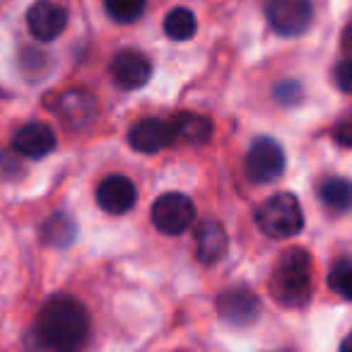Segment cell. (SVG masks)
<instances>
[{"label": "cell", "mask_w": 352, "mask_h": 352, "mask_svg": "<svg viewBox=\"0 0 352 352\" xmlns=\"http://www.w3.org/2000/svg\"><path fill=\"white\" fill-rule=\"evenodd\" d=\"M270 292L283 307H304L311 297V256L307 249H287L280 254L270 273Z\"/></svg>", "instance_id": "obj_2"}, {"label": "cell", "mask_w": 352, "mask_h": 352, "mask_svg": "<svg viewBox=\"0 0 352 352\" xmlns=\"http://www.w3.org/2000/svg\"><path fill=\"white\" fill-rule=\"evenodd\" d=\"M111 78L121 89L145 87L152 78V63L138 51H121L111 60Z\"/></svg>", "instance_id": "obj_12"}, {"label": "cell", "mask_w": 352, "mask_h": 352, "mask_svg": "<svg viewBox=\"0 0 352 352\" xmlns=\"http://www.w3.org/2000/svg\"><path fill=\"white\" fill-rule=\"evenodd\" d=\"M89 333V316L73 297H54L44 304L36 321V336L41 345L51 350H78Z\"/></svg>", "instance_id": "obj_1"}, {"label": "cell", "mask_w": 352, "mask_h": 352, "mask_svg": "<svg viewBox=\"0 0 352 352\" xmlns=\"http://www.w3.org/2000/svg\"><path fill=\"white\" fill-rule=\"evenodd\" d=\"M256 225L265 236L289 239L304 230V212L297 196L292 193H275L256 210Z\"/></svg>", "instance_id": "obj_3"}, {"label": "cell", "mask_w": 352, "mask_h": 352, "mask_svg": "<svg viewBox=\"0 0 352 352\" xmlns=\"http://www.w3.org/2000/svg\"><path fill=\"white\" fill-rule=\"evenodd\" d=\"M75 234H78V227L63 212H56L41 227V241L49 246H56V249H63V246H70L75 241Z\"/></svg>", "instance_id": "obj_16"}, {"label": "cell", "mask_w": 352, "mask_h": 352, "mask_svg": "<svg viewBox=\"0 0 352 352\" xmlns=\"http://www.w3.org/2000/svg\"><path fill=\"white\" fill-rule=\"evenodd\" d=\"M285 171V152L273 138H258L246 152V174L254 184H270Z\"/></svg>", "instance_id": "obj_6"}, {"label": "cell", "mask_w": 352, "mask_h": 352, "mask_svg": "<svg viewBox=\"0 0 352 352\" xmlns=\"http://www.w3.org/2000/svg\"><path fill=\"white\" fill-rule=\"evenodd\" d=\"M227 254V232L217 220H203L196 227V256L201 263H217Z\"/></svg>", "instance_id": "obj_14"}, {"label": "cell", "mask_w": 352, "mask_h": 352, "mask_svg": "<svg viewBox=\"0 0 352 352\" xmlns=\"http://www.w3.org/2000/svg\"><path fill=\"white\" fill-rule=\"evenodd\" d=\"M333 135H336V140L340 142V145L352 147V121L340 123V126H338L336 131H333Z\"/></svg>", "instance_id": "obj_24"}, {"label": "cell", "mask_w": 352, "mask_h": 352, "mask_svg": "<svg viewBox=\"0 0 352 352\" xmlns=\"http://www.w3.org/2000/svg\"><path fill=\"white\" fill-rule=\"evenodd\" d=\"M56 133L51 126L41 121L25 123L20 131L12 135V150L25 160H41L56 150Z\"/></svg>", "instance_id": "obj_10"}, {"label": "cell", "mask_w": 352, "mask_h": 352, "mask_svg": "<svg viewBox=\"0 0 352 352\" xmlns=\"http://www.w3.org/2000/svg\"><path fill=\"white\" fill-rule=\"evenodd\" d=\"M217 314L230 326H251L261 314V299L254 289L236 285L217 297Z\"/></svg>", "instance_id": "obj_7"}, {"label": "cell", "mask_w": 352, "mask_h": 352, "mask_svg": "<svg viewBox=\"0 0 352 352\" xmlns=\"http://www.w3.org/2000/svg\"><path fill=\"white\" fill-rule=\"evenodd\" d=\"M56 113L68 128L80 131V128H87L97 118L99 104L94 99V94H89L87 89H68L56 102Z\"/></svg>", "instance_id": "obj_9"}, {"label": "cell", "mask_w": 352, "mask_h": 352, "mask_svg": "<svg viewBox=\"0 0 352 352\" xmlns=\"http://www.w3.org/2000/svg\"><path fill=\"white\" fill-rule=\"evenodd\" d=\"M342 51L352 56V25L347 27L345 32H342Z\"/></svg>", "instance_id": "obj_25"}, {"label": "cell", "mask_w": 352, "mask_h": 352, "mask_svg": "<svg viewBox=\"0 0 352 352\" xmlns=\"http://www.w3.org/2000/svg\"><path fill=\"white\" fill-rule=\"evenodd\" d=\"M340 350H342V352H352V333H350V336L345 338V340H342Z\"/></svg>", "instance_id": "obj_26"}, {"label": "cell", "mask_w": 352, "mask_h": 352, "mask_svg": "<svg viewBox=\"0 0 352 352\" xmlns=\"http://www.w3.org/2000/svg\"><path fill=\"white\" fill-rule=\"evenodd\" d=\"M265 17L280 36H302L314 22L311 0H265Z\"/></svg>", "instance_id": "obj_4"}, {"label": "cell", "mask_w": 352, "mask_h": 352, "mask_svg": "<svg viewBox=\"0 0 352 352\" xmlns=\"http://www.w3.org/2000/svg\"><path fill=\"white\" fill-rule=\"evenodd\" d=\"M65 25H68L65 8L58 6V3H51V0H39L27 12V27H30L32 36L41 44L58 39L65 32Z\"/></svg>", "instance_id": "obj_8"}, {"label": "cell", "mask_w": 352, "mask_h": 352, "mask_svg": "<svg viewBox=\"0 0 352 352\" xmlns=\"http://www.w3.org/2000/svg\"><path fill=\"white\" fill-rule=\"evenodd\" d=\"M328 285H331L338 294H342V297L352 302V261L350 258H342L333 263L331 273H328Z\"/></svg>", "instance_id": "obj_20"}, {"label": "cell", "mask_w": 352, "mask_h": 352, "mask_svg": "<svg viewBox=\"0 0 352 352\" xmlns=\"http://www.w3.org/2000/svg\"><path fill=\"white\" fill-rule=\"evenodd\" d=\"M135 198L138 191L133 186V182L121 174L107 176L97 188L99 208L104 212H109V215H123V212H128L135 206Z\"/></svg>", "instance_id": "obj_13"}, {"label": "cell", "mask_w": 352, "mask_h": 352, "mask_svg": "<svg viewBox=\"0 0 352 352\" xmlns=\"http://www.w3.org/2000/svg\"><path fill=\"white\" fill-rule=\"evenodd\" d=\"M333 78H336V85L342 89V92L352 94V56L336 65L333 70Z\"/></svg>", "instance_id": "obj_22"}, {"label": "cell", "mask_w": 352, "mask_h": 352, "mask_svg": "<svg viewBox=\"0 0 352 352\" xmlns=\"http://www.w3.org/2000/svg\"><path fill=\"white\" fill-rule=\"evenodd\" d=\"M318 198L326 208L336 212H345L352 208V184L345 179H326L318 186Z\"/></svg>", "instance_id": "obj_17"}, {"label": "cell", "mask_w": 352, "mask_h": 352, "mask_svg": "<svg viewBox=\"0 0 352 352\" xmlns=\"http://www.w3.org/2000/svg\"><path fill=\"white\" fill-rule=\"evenodd\" d=\"M12 169H17V171H22V174H25V169L20 166V162H17L12 155H8V152H3V155H0V182H8V179H12V174H10Z\"/></svg>", "instance_id": "obj_23"}, {"label": "cell", "mask_w": 352, "mask_h": 352, "mask_svg": "<svg viewBox=\"0 0 352 352\" xmlns=\"http://www.w3.org/2000/svg\"><path fill=\"white\" fill-rule=\"evenodd\" d=\"M152 225L162 232V234L176 236L186 232L196 220V208H193L191 198L184 193H164L152 203Z\"/></svg>", "instance_id": "obj_5"}, {"label": "cell", "mask_w": 352, "mask_h": 352, "mask_svg": "<svg viewBox=\"0 0 352 352\" xmlns=\"http://www.w3.org/2000/svg\"><path fill=\"white\" fill-rule=\"evenodd\" d=\"M128 142L135 152L142 155H155V152L164 150L166 145L174 142V131H171L169 121L162 118H142L128 133Z\"/></svg>", "instance_id": "obj_11"}, {"label": "cell", "mask_w": 352, "mask_h": 352, "mask_svg": "<svg viewBox=\"0 0 352 352\" xmlns=\"http://www.w3.org/2000/svg\"><path fill=\"white\" fill-rule=\"evenodd\" d=\"M171 131H174V140L191 142V145H201L212 138V121L208 116L193 111H179L176 116L169 118Z\"/></svg>", "instance_id": "obj_15"}, {"label": "cell", "mask_w": 352, "mask_h": 352, "mask_svg": "<svg viewBox=\"0 0 352 352\" xmlns=\"http://www.w3.org/2000/svg\"><path fill=\"white\" fill-rule=\"evenodd\" d=\"M196 30H198L196 15H193L188 8H176V10H171L164 20V34L169 36L171 41L193 39Z\"/></svg>", "instance_id": "obj_18"}, {"label": "cell", "mask_w": 352, "mask_h": 352, "mask_svg": "<svg viewBox=\"0 0 352 352\" xmlns=\"http://www.w3.org/2000/svg\"><path fill=\"white\" fill-rule=\"evenodd\" d=\"M147 0H104V8H107L109 17L118 25H131L138 17L145 12Z\"/></svg>", "instance_id": "obj_19"}, {"label": "cell", "mask_w": 352, "mask_h": 352, "mask_svg": "<svg viewBox=\"0 0 352 352\" xmlns=\"http://www.w3.org/2000/svg\"><path fill=\"white\" fill-rule=\"evenodd\" d=\"M273 97L278 99V104H283V107H294V104H299L304 99V87L299 82L287 80V82H280L278 87L273 89Z\"/></svg>", "instance_id": "obj_21"}]
</instances>
